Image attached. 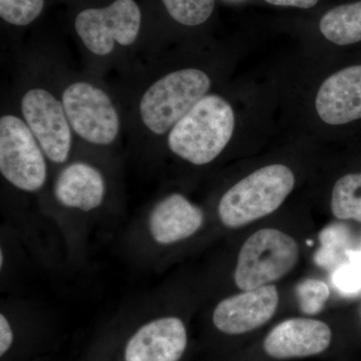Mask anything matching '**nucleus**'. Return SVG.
Wrapping results in <instances>:
<instances>
[{
    "label": "nucleus",
    "instance_id": "nucleus-1",
    "mask_svg": "<svg viewBox=\"0 0 361 361\" xmlns=\"http://www.w3.org/2000/svg\"><path fill=\"white\" fill-rule=\"evenodd\" d=\"M235 115L231 104L216 94L206 96L170 130L171 151L193 165L211 163L231 140Z\"/></svg>",
    "mask_w": 361,
    "mask_h": 361
},
{
    "label": "nucleus",
    "instance_id": "nucleus-2",
    "mask_svg": "<svg viewBox=\"0 0 361 361\" xmlns=\"http://www.w3.org/2000/svg\"><path fill=\"white\" fill-rule=\"evenodd\" d=\"M295 185V178L284 165L259 169L235 184L221 198L218 215L227 228L242 227L276 211Z\"/></svg>",
    "mask_w": 361,
    "mask_h": 361
},
{
    "label": "nucleus",
    "instance_id": "nucleus-3",
    "mask_svg": "<svg viewBox=\"0 0 361 361\" xmlns=\"http://www.w3.org/2000/svg\"><path fill=\"white\" fill-rule=\"evenodd\" d=\"M210 87V78L196 68L169 73L142 96L140 104L142 122L154 134H165L206 97Z\"/></svg>",
    "mask_w": 361,
    "mask_h": 361
},
{
    "label": "nucleus",
    "instance_id": "nucleus-4",
    "mask_svg": "<svg viewBox=\"0 0 361 361\" xmlns=\"http://www.w3.org/2000/svg\"><path fill=\"white\" fill-rule=\"evenodd\" d=\"M299 258L295 240L276 229L254 233L240 250L235 283L243 291L277 281L290 272Z\"/></svg>",
    "mask_w": 361,
    "mask_h": 361
},
{
    "label": "nucleus",
    "instance_id": "nucleus-5",
    "mask_svg": "<svg viewBox=\"0 0 361 361\" xmlns=\"http://www.w3.org/2000/svg\"><path fill=\"white\" fill-rule=\"evenodd\" d=\"M0 172L21 191H39L47 182L44 151L28 126L14 116L0 120Z\"/></svg>",
    "mask_w": 361,
    "mask_h": 361
},
{
    "label": "nucleus",
    "instance_id": "nucleus-6",
    "mask_svg": "<svg viewBox=\"0 0 361 361\" xmlns=\"http://www.w3.org/2000/svg\"><path fill=\"white\" fill-rule=\"evenodd\" d=\"M141 11L134 0H116L104 8H89L75 18V30L92 54L106 56L115 42L134 44L141 27Z\"/></svg>",
    "mask_w": 361,
    "mask_h": 361
},
{
    "label": "nucleus",
    "instance_id": "nucleus-7",
    "mask_svg": "<svg viewBox=\"0 0 361 361\" xmlns=\"http://www.w3.org/2000/svg\"><path fill=\"white\" fill-rule=\"evenodd\" d=\"M61 104L71 128L85 141L97 145L115 141L120 122L115 106L103 90L87 82H75L66 87Z\"/></svg>",
    "mask_w": 361,
    "mask_h": 361
},
{
    "label": "nucleus",
    "instance_id": "nucleus-8",
    "mask_svg": "<svg viewBox=\"0 0 361 361\" xmlns=\"http://www.w3.org/2000/svg\"><path fill=\"white\" fill-rule=\"evenodd\" d=\"M21 110L47 159L65 163L70 156L71 134L63 104L47 90L33 89L23 97Z\"/></svg>",
    "mask_w": 361,
    "mask_h": 361
},
{
    "label": "nucleus",
    "instance_id": "nucleus-9",
    "mask_svg": "<svg viewBox=\"0 0 361 361\" xmlns=\"http://www.w3.org/2000/svg\"><path fill=\"white\" fill-rule=\"evenodd\" d=\"M276 286L266 285L223 299L213 313L214 325L226 334H243L262 326L276 312Z\"/></svg>",
    "mask_w": 361,
    "mask_h": 361
},
{
    "label": "nucleus",
    "instance_id": "nucleus-10",
    "mask_svg": "<svg viewBox=\"0 0 361 361\" xmlns=\"http://www.w3.org/2000/svg\"><path fill=\"white\" fill-rule=\"evenodd\" d=\"M188 343L184 322L176 316H163L145 323L130 336L125 361H179Z\"/></svg>",
    "mask_w": 361,
    "mask_h": 361
},
{
    "label": "nucleus",
    "instance_id": "nucleus-11",
    "mask_svg": "<svg viewBox=\"0 0 361 361\" xmlns=\"http://www.w3.org/2000/svg\"><path fill=\"white\" fill-rule=\"evenodd\" d=\"M315 106L320 118L330 126L361 122V63L326 78L318 90Z\"/></svg>",
    "mask_w": 361,
    "mask_h": 361
},
{
    "label": "nucleus",
    "instance_id": "nucleus-12",
    "mask_svg": "<svg viewBox=\"0 0 361 361\" xmlns=\"http://www.w3.org/2000/svg\"><path fill=\"white\" fill-rule=\"evenodd\" d=\"M331 336L326 323L308 318H292L278 324L268 334L264 350L276 360L307 357L327 349Z\"/></svg>",
    "mask_w": 361,
    "mask_h": 361
},
{
    "label": "nucleus",
    "instance_id": "nucleus-13",
    "mask_svg": "<svg viewBox=\"0 0 361 361\" xmlns=\"http://www.w3.org/2000/svg\"><path fill=\"white\" fill-rule=\"evenodd\" d=\"M204 224V213L186 197L175 193L158 202L148 218L149 237L159 246L191 238Z\"/></svg>",
    "mask_w": 361,
    "mask_h": 361
},
{
    "label": "nucleus",
    "instance_id": "nucleus-14",
    "mask_svg": "<svg viewBox=\"0 0 361 361\" xmlns=\"http://www.w3.org/2000/svg\"><path fill=\"white\" fill-rule=\"evenodd\" d=\"M54 196L66 208L82 212L96 210L106 196L104 176L89 164H71L59 173L54 184Z\"/></svg>",
    "mask_w": 361,
    "mask_h": 361
},
{
    "label": "nucleus",
    "instance_id": "nucleus-15",
    "mask_svg": "<svg viewBox=\"0 0 361 361\" xmlns=\"http://www.w3.org/2000/svg\"><path fill=\"white\" fill-rule=\"evenodd\" d=\"M319 28L332 44L345 47L361 42V0L332 8L323 16Z\"/></svg>",
    "mask_w": 361,
    "mask_h": 361
},
{
    "label": "nucleus",
    "instance_id": "nucleus-16",
    "mask_svg": "<svg viewBox=\"0 0 361 361\" xmlns=\"http://www.w3.org/2000/svg\"><path fill=\"white\" fill-rule=\"evenodd\" d=\"M331 212L338 219L361 223V172L349 173L336 180L332 189Z\"/></svg>",
    "mask_w": 361,
    "mask_h": 361
},
{
    "label": "nucleus",
    "instance_id": "nucleus-17",
    "mask_svg": "<svg viewBox=\"0 0 361 361\" xmlns=\"http://www.w3.org/2000/svg\"><path fill=\"white\" fill-rule=\"evenodd\" d=\"M169 14L180 25H200L213 13L215 0H163Z\"/></svg>",
    "mask_w": 361,
    "mask_h": 361
},
{
    "label": "nucleus",
    "instance_id": "nucleus-18",
    "mask_svg": "<svg viewBox=\"0 0 361 361\" xmlns=\"http://www.w3.org/2000/svg\"><path fill=\"white\" fill-rule=\"evenodd\" d=\"M322 248L315 256L316 262L322 266H330V263L341 260L342 256L345 258L346 251L350 248L349 234L342 226H332L327 228L320 235Z\"/></svg>",
    "mask_w": 361,
    "mask_h": 361
},
{
    "label": "nucleus",
    "instance_id": "nucleus-19",
    "mask_svg": "<svg viewBox=\"0 0 361 361\" xmlns=\"http://www.w3.org/2000/svg\"><path fill=\"white\" fill-rule=\"evenodd\" d=\"M44 0H0V16L11 25H30L39 18Z\"/></svg>",
    "mask_w": 361,
    "mask_h": 361
},
{
    "label": "nucleus",
    "instance_id": "nucleus-20",
    "mask_svg": "<svg viewBox=\"0 0 361 361\" xmlns=\"http://www.w3.org/2000/svg\"><path fill=\"white\" fill-rule=\"evenodd\" d=\"M296 293L301 310L306 314H316L324 308L330 292L324 282L308 279L297 286Z\"/></svg>",
    "mask_w": 361,
    "mask_h": 361
},
{
    "label": "nucleus",
    "instance_id": "nucleus-21",
    "mask_svg": "<svg viewBox=\"0 0 361 361\" xmlns=\"http://www.w3.org/2000/svg\"><path fill=\"white\" fill-rule=\"evenodd\" d=\"M332 280L334 286L343 293L353 294L361 291V271L350 263H344L337 267Z\"/></svg>",
    "mask_w": 361,
    "mask_h": 361
},
{
    "label": "nucleus",
    "instance_id": "nucleus-22",
    "mask_svg": "<svg viewBox=\"0 0 361 361\" xmlns=\"http://www.w3.org/2000/svg\"><path fill=\"white\" fill-rule=\"evenodd\" d=\"M13 342V331L11 323L4 313L0 314V355L4 356L11 349Z\"/></svg>",
    "mask_w": 361,
    "mask_h": 361
},
{
    "label": "nucleus",
    "instance_id": "nucleus-23",
    "mask_svg": "<svg viewBox=\"0 0 361 361\" xmlns=\"http://www.w3.org/2000/svg\"><path fill=\"white\" fill-rule=\"evenodd\" d=\"M268 4L278 6L299 7V8H310L317 4L318 0H265Z\"/></svg>",
    "mask_w": 361,
    "mask_h": 361
},
{
    "label": "nucleus",
    "instance_id": "nucleus-24",
    "mask_svg": "<svg viewBox=\"0 0 361 361\" xmlns=\"http://www.w3.org/2000/svg\"><path fill=\"white\" fill-rule=\"evenodd\" d=\"M346 259H348V263L355 266L358 270L361 271V239L358 243L351 246L346 251Z\"/></svg>",
    "mask_w": 361,
    "mask_h": 361
},
{
    "label": "nucleus",
    "instance_id": "nucleus-25",
    "mask_svg": "<svg viewBox=\"0 0 361 361\" xmlns=\"http://www.w3.org/2000/svg\"><path fill=\"white\" fill-rule=\"evenodd\" d=\"M4 250L0 251V267H4Z\"/></svg>",
    "mask_w": 361,
    "mask_h": 361
}]
</instances>
